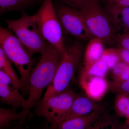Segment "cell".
<instances>
[{
  "label": "cell",
  "mask_w": 129,
  "mask_h": 129,
  "mask_svg": "<svg viewBox=\"0 0 129 129\" xmlns=\"http://www.w3.org/2000/svg\"><path fill=\"white\" fill-rule=\"evenodd\" d=\"M112 87L113 90L116 92L129 95V79L123 82H115Z\"/></svg>",
  "instance_id": "d4e9b609"
},
{
  "label": "cell",
  "mask_w": 129,
  "mask_h": 129,
  "mask_svg": "<svg viewBox=\"0 0 129 129\" xmlns=\"http://www.w3.org/2000/svg\"><path fill=\"white\" fill-rule=\"evenodd\" d=\"M62 55L58 49L47 43L46 49L41 55L39 62L29 74L27 99L28 111L40 101L44 90L52 83Z\"/></svg>",
  "instance_id": "6da1fadb"
},
{
  "label": "cell",
  "mask_w": 129,
  "mask_h": 129,
  "mask_svg": "<svg viewBox=\"0 0 129 129\" xmlns=\"http://www.w3.org/2000/svg\"><path fill=\"white\" fill-rule=\"evenodd\" d=\"M34 16L36 23L46 41L63 53L66 50L61 25L52 0H44Z\"/></svg>",
  "instance_id": "8992f818"
},
{
  "label": "cell",
  "mask_w": 129,
  "mask_h": 129,
  "mask_svg": "<svg viewBox=\"0 0 129 129\" xmlns=\"http://www.w3.org/2000/svg\"><path fill=\"white\" fill-rule=\"evenodd\" d=\"M119 50L121 60L129 66V51L121 49Z\"/></svg>",
  "instance_id": "484cf974"
},
{
  "label": "cell",
  "mask_w": 129,
  "mask_h": 129,
  "mask_svg": "<svg viewBox=\"0 0 129 129\" xmlns=\"http://www.w3.org/2000/svg\"><path fill=\"white\" fill-rule=\"evenodd\" d=\"M115 107L118 113L121 117L129 119V95L119 93L117 97Z\"/></svg>",
  "instance_id": "44dd1931"
},
{
  "label": "cell",
  "mask_w": 129,
  "mask_h": 129,
  "mask_svg": "<svg viewBox=\"0 0 129 129\" xmlns=\"http://www.w3.org/2000/svg\"><path fill=\"white\" fill-rule=\"evenodd\" d=\"M104 44L101 40L96 37H92L89 40L85 51L82 72H85L93 63L101 59L105 50Z\"/></svg>",
  "instance_id": "4fadbf2b"
},
{
  "label": "cell",
  "mask_w": 129,
  "mask_h": 129,
  "mask_svg": "<svg viewBox=\"0 0 129 129\" xmlns=\"http://www.w3.org/2000/svg\"><path fill=\"white\" fill-rule=\"evenodd\" d=\"M105 10L114 26L120 28L123 32H129V7Z\"/></svg>",
  "instance_id": "9a60e30c"
},
{
  "label": "cell",
  "mask_w": 129,
  "mask_h": 129,
  "mask_svg": "<svg viewBox=\"0 0 129 129\" xmlns=\"http://www.w3.org/2000/svg\"><path fill=\"white\" fill-rule=\"evenodd\" d=\"M87 96H76V98L69 109L58 118L52 124L49 126L50 129H53L61 122L87 115L100 108L93 100Z\"/></svg>",
  "instance_id": "30bf717a"
},
{
  "label": "cell",
  "mask_w": 129,
  "mask_h": 129,
  "mask_svg": "<svg viewBox=\"0 0 129 129\" xmlns=\"http://www.w3.org/2000/svg\"><path fill=\"white\" fill-rule=\"evenodd\" d=\"M88 82L81 83L85 88L88 96L91 99H99L105 94L107 88V83L104 78L92 77Z\"/></svg>",
  "instance_id": "5bb4252c"
},
{
  "label": "cell",
  "mask_w": 129,
  "mask_h": 129,
  "mask_svg": "<svg viewBox=\"0 0 129 129\" xmlns=\"http://www.w3.org/2000/svg\"><path fill=\"white\" fill-rule=\"evenodd\" d=\"M76 96L73 90L69 89L46 99L42 98L36 104V114L45 118L51 125L69 109Z\"/></svg>",
  "instance_id": "52a82bcc"
},
{
  "label": "cell",
  "mask_w": 129,
  "mask_h": 129,
  "mask_svg": "<svg viewBox=\"0 0 129 129\" xmlns=\"http://www.w3.org/2000/svg\"><path fill=\"white\" fill-rule=\"evenodd\" d=\"M101 59L104 61L109 69H113L122 61L119 48H107L105 49Z\"/></svg>",
  "instance_id": "ffe728a7"
},
{
  "label": "cell",
  "mask_w": 129,
  "mask_h": 129,
  "mask_svg": "<svg viewBox=\"0 0 129 129\" xmlns=\"http://www.w3.org/2000/svg\"><path fill=\"white\" fill-rule=\"evenodd\" d=\"M115 43L118 48L129 51V32H123L117 35Z\"/></svg>",
  "instance_id": "cb8c5ba5"
},
{
  "label": "cell",
  "mask_w": 129,
  "mask_h": 129,
  "mask_svg": "<svg viewBox=\"0 0 129 129\" xmlns=\"http://www.w3.org/2000/svg\"><path fill=\"white\" fill-rule=\"evenodd\" d=\"M40 1V0H0V15L14 11H24Z\"/></svg>",
  "instance_id": "2e32d148"
},
{
  "label": "cell",
  "mask_w": 129,
  "mask_h": 129,
  "mask_svg": "<svg viewBox=\"0 0 129 129\" xmlns=\"http://www.w3.org/2000/svg\"><path fill=\"white\" fill-rule=\"evenodd\" d=\"M83 51V47L79 41L66 48L53 81L47 89L43 99L59 94L69 89L82 58Z\"/></svg>",
  "instance_id": "3957f363"
},
{
  "label": "cell",
  "mask_w": 129,
  "mask_h": 129,
  "mask_svg": "<svg viewBox=\"0 0 129 129\" xmlns=\"http://www.w3.org/2000/svg\"><path fill=\"white\" fill-rule=\"evenodd\" d=\"M55 3L73 8L80 10L90 0H55Z\"/></svg>",
  "instance_id": "603a6c76"
},
{
  "label": "cell",
  "mask_w": 129,
  "mask_h": 129,
  "mask_svg": "<svg viewBox=\"0 0 129 129\" xmlns=\"http://www.w3.org/2000/svg\"><path fill=\"white\" fill-rule=\"evenodd\" d=\"M124 129H129V119H127L125 125Z\"/></svg>",
  "instance_id": "83f0119b"
},
{
  "label": "cell",
  "mask_w": 129,
  "mask_h": 129,
  "mask_svg": "<svg viewBox=\"0 0 129 129\" xmlns=\"http://www.w3.org/2000/svg\"><path fill=\"white\" fill-rule=\"evenodd\" d=\"M29 112L22 109L18 112L12 108H0V129L24 125Z\"/></svg>",
  "instance_id": "7c38bea8"
},
{
  "label": "cell",
  "mask_w": 129,
  "mask_h": 129,
  "mask_svg": "<svg viewBox=\"0 0 129 129\" xmlns=\"http://www.w3.org/2000/svg\"><path fill=\"white\" fill-rule=\"evenodd\" d=\"M8 28L19 40L32 55H41L46 49L47 42L44 39L36 22L34 15L23 12L17 19H5Z\"/></svg>",
  "instance_id": "277c9868"
},
{
  "label": "cell",
  "mask_w": 129,
  "mask_h": 129,
  "mask_svg": "<svg viewBox=\"0 0 129 129\" xmlns=\"http://www.w3.org/2000/svg\"><path fill=\"white\" fill-rule=\"evenodd\" d=\"M18 85L4 72L0 70V99L3 104L17 110H27V100L20 91Z\"/></svg>",
  "instance_id": "9c48e42d"
},
{
  "label": "cell",
  "mask_w": 129,
  "mask_h": 129,
  "mask_svg": "<svg viewBox=\"0 0 129 129\" xmlns=\"http://www.w3.org/2000/svg\"><path fill=\"white\" fill-rule=\"evenodd\" d=\"M0 47L16 67L20 75V90L27 92L29 74L35 66L33 55L9 29L0 27Z\"/></svg>",
  "instance_id": "7a4b0ae2"
},
{
  "label": "cell",
  "mask_w": 129,
  "mask_h": 129,
  "mask_svg": "<svg viewBox=\"0 0 129 129\" xmlns=\"http://www.w3.org/2000/svg\"><path fill=\"white\" fill-rule=\"evenodd\" d=\"M93 37L104 43H115L117 35L114 24L102 7L99 0H90L79 10Z\"/></svg>",
  "instance_id": "5b68a950"
},
{
  "label": "cell",
  "mask_w": 129,
  "mask_h": 129,
  "mask_svg": "<svg viewBox=\"0 0 129 129\" xmlns=\"http://www.w3.org/2000/svg\"><path fill=\"white\" fill-rule=\"evenodd\" d=\"M113 74L116 82H121L129 79V66L122 61L112 69Z\"/></svg>",
  "instance_id": "7402d4cb"
},
{
  "label": "cell",
  "mask_w": 129,
  "mask_h": 129,
  "mask_svg": "<svg viewBox=\"0 0 129 129\" xmlns=\"http://www.w3.org/2000/svg\"><path fill=\"white\" fill-rule=\"evenodd\" d=\"M103 113L99 108L87 115L61 122L53 129H88Z\"/></svg>",
  "instance_id": "8fae6325"
},
{
  "label": "cell",
  "mask_w": 129,
  "mask_h": 129,
  "mask_svg": "<svg viewBox=\"0 0 129 129\" xmlns=\"http://www.w3.org/2000/svg\"><path fill=\"white\" fill-rule=\"evenodd\" d=\"M27 129L26 127L24 126V125H19V126H16L13 128H11L8 129Z\"/></svg>",
  "instance_id": "4316f807"
},
{
  "label": "cell",
  "mask_w": 129,
  "mask_h": 129,
  "mask_svg": "<svg viewBox=\"0 0 129 129\" xmlns=\"http://www.w3.org/2000/svg\"><path fill=\"white\" fill-rule=\"evenodd\" d=\"M40 129H50V128H49V126H48V125H47V126H46V127H44V128H43Z\"/></svg>",
  "instance_id": "f1b7e54d"
},
{
  "label": "cell",
  "mask_w": 129,
  "mask_h": 129,
  "mask_svg": "<svg viewBox=\"0 0 129 129\" xmlns=\"http://www.w3.org/2000/svg\"><path fill=\"white\" fill-rule=\"evenodd\" d=\"M54 6L63 32L79 40H88L93 37L79 11L55 3Z\"/></svg>",
  "instance_id": "ba28073f"
},
{
  "label": "cell",
  "mask_w": 129,
  "mask_h": 129,
  "mask_svg": "<svg viewBox=\"0 0 129 129\" xmlns=\"http://www.w3.org/2000/svg\"><path fill=\"white\" fill-rule=\"evenodd\" d=\"M122 126L112 118L105 116L103 113L88 129H124Z\"/></svg>",
  "instance_id": "d6986e66"
},
{
  "label": "cell",
  "mask_w": 129,
  "mask_h": 129,
  "mask_svg": "<svg viewBox=\"0 0 129 129\" xmlns=\"http://www.w3.org/2000/svg\"><path fill=\"white\" fill-rule=\"evenodd\" d=\"M12 63L5 54L2 48L0 47V70L8 75L21 87L20 78L12 65Z\"/></svg>",
  "instance_id": "ac0fdd59"
},
{
  "label": "cell",
  "mask_w": 129,
  "mask_h": 129,
  "mask_svg": "<svg viewBox=\"0 0 129 129\" xmlns=\"http://www.w3.org/2000/svg\"><path fill=\"white\" fill-rule=\"evenodd\" d=\"M109 69L106 63L101 59L93 63L85 72H82L81 80H85L89 77H99L104 78Z\"/></svg>",
  "instance_id": "e0dca14e"
}]
</instances>
